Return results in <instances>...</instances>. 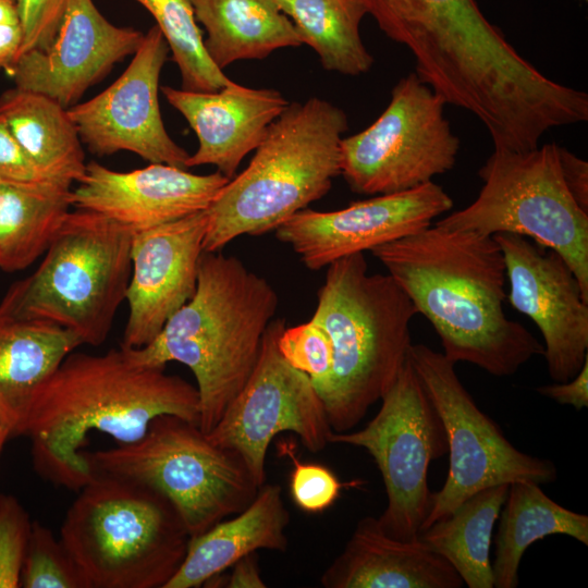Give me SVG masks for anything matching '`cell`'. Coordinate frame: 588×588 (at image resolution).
<instances>
[{
    "mask_svg": "<svg viewBox=\"0 0 588 588\" xmlns=\"http://www.w3.org/2000/svg\"><path fill=\"white\" fill-rule=\"evenodd\" d=\"M367 425L356 431L330 432L332 444L365 449L385 488L387 507L378 517L382 529L400 540H414L430 512V463L448 452L443 422L409 357L381 399Z\"/></svg>",
    "mask_w": 588,
    "mask_h": 588,
    "instance_id": "obj_10",
    "label": "cell"
},
{
    "mask_svg": "<svg viewBox=\"0 0 588 588\" xmlns=\"http://www.w3.org/2000/svg\"><path fill=\"white\" fill-rule=\"evenodd\" d=\"M206 29L205 49L223 71L240 60H259L303 45L292 21L275 0H189Z\"/></svg>",
    "mask_w": 588,
    "mask_h": 588,
    "instance_id": "obj_24",
    "label": "cell"
},
{
    "mask_svg": "<svg viewBox=\"0 0 588 588\" xmlns=\"http://www.w3.org/2000/svg\"><path fill=\"white\" fill-rule=\"evenodd\" d=\"M537 392L561 405H571L580 411L588 406V357L578 373L563 382L537 388Z\"/></svg>",
    "mask_w": 588,
    "mask_h": 588,
    "instance_id": "obj_38",
    "label": "cell"
},
{
    "mask_svg": "<svg viewBox=\"0 0 588 588\" xmlns=\"http://www.w3.org/2000/svg\"><path fill=\"white\" fill-rule=\"evenodd\" d=\"M509 485L476 492L418 535L429 549L453 566L468 588H493L490 547Z\"/></svg>",
    "mask_w": 588,
    "mask_h": 588,
    "instance_id": "obj_27",
    "label": "cell"
},
{
    "mask_svg": "<svg viewBox=\"0 0 588 588\" xmlns=\"http://www.w3.org/2000/svg\"><path fill=\"white\" fill-rule=\"evenodd\" d=\"M289 523L281 486L264 483L243 511L191 537L183 563L164 588L203 587L257 550L286 551Z\"/></svg>",
    "mask_w": 588,
    "mask_h": 588,
    "instance_id": "obj_22",
    "label": "cell"
},
{
    "mask_svg": "<svg viewBox=\"0 0 588 588\" xmlns=\"http://www.w3.org/2000/svg\"><path fill=\"white\" fill-rule=\"evenodd\" d=\"M283 453L289 456L293 465L290 475L291 498L305 513L317 514L326 511L339 499L341 490L347 486V483H342L328 467L301 462L292 445L284 443Z\"/></svg>",
    "mask_w": 588,
    "mask_h": 588,
    "instance_id": "obj_35",
    "label": "cell"
},
{
    "mask_svg": "<svg viewBox=\"0 0 588 588\" xmlns=\"http://www.w3.org/2000/svg\"><path fill=\"white\" fill-rule=\"evenodd\" d=\"M83 455L94 474L127 478L167 498L191 537L243 511L259 489L236 451L175 415L156 417L135 442Z\"/></svg>",
    "mask_w": 588,
    "mask_h": 588,
    "instance_id": "obj_8",
    "label": "cell"
},
{
    "mask_svg": "<svg viewBox=\"0 0 588 588\" xmlns=\"http://www.w3.org/2000/svg\"><path fill=\"white\" fill-rule=\"evenodd\" d=\"M69 2L70 0H16L23 36L17 59L33 49H44L52 42Z\"/></svg>",
    "mask_w": 588,
    "mask_h": 588,
    "instance_id": "obj_36",
    "label": "cell"
},
{
    "mask_svg": "<svg viewBox=\"0 0 588 588\" xmlns=\"http://www.w3.org/2000/svg\"><path fill=\"white\" fill-rule=\"evenodd\" d=\"M417 314L389 273L368 272L364 253L327 266L311 319L332 342V371L319 396L334 432L356 427L392 385L407 359Z\"/></svg>",
    "mask_w": 588,
    "mask_h": 588,
    "instance_id": "obj_5",
    "label": "cell"
},
{
    "mask_svg": "<svg viewBox=\"0 0 588 588\" xmlns=\"http://www.w3.org/2000/svg\"><path fill=\"white\" fill-rule=\"evenodd\" d=\"M23 588H86L62 541L39 522H33L20 577Z\"/></svg>",
    "mask_w": 588,
    "mask_h": 588,
    "instance_id": "obj_32",
    "label": "cell"
},
{
    "mask_svg": "<svg viewBox=\"0 0 588 588\" xmlns=\"http://www.w3.org/2000/svg\"><path fill=\"white\" fill-rule=\"evenodd\" d=\"M9 1H13V2H16V0H9Z\"/></svg>",
    "mask_w": 588,
    "mask_h": 588,
    "instance_id": "obj_43",
    "label": "cell"
},
{
    "mask_svg": "<svg viewBox=\"0 0 588 588\" xmlns=\"http://www.w3.org/2000/svg\"><path fill=\"white\" fill-rule=\"evenodd\" d=\"M452 207L451 196L431 181L405 192L354 201L339 210L306 208L284 221L274 233L307 269L316 271L340 258L371 250L427 228Z\"/></svg>",
    "mask_w": 588,
    "mask_h": 588,
    "instance_id": "obj_15",
    "label": "cell"
},
{
    "mask_svg": "<svg viewBox=\"0 0 588 588\" xmlns=\"http://www.w3.org/2000/svg\"><path fill=\"white\" fill-rule=\"evenodd\" d=\"M408 357L443 422L449 453L446 479L432 492L421 530L485 488L517 480L544 485L558 479L552 461L522 452L507 440L499 425L477 406L455 364L443 353L412 344Z\"/></svg>",
    "mask_w": 588,
    "mask_h": 588,
    "instance_id": "obj_12",
    "label": "cell"
},
{
    "mask_svg": "<svg viewBox=\"0 0 588 588\" xmlns=\"http://www.w3.org/2000/svg\"><path fill=\"white\" fill-rule=\"evenodd\" d=\"M502 250L510 291L506 299L538 327L554 382L575 377L588 357V298L567 262L523 235H493Z\"/></svg>",
    "mask_w": 588,
    "mask_h": 588,
    "instance_id": "obj_16",
    "label": "cell"
},
{
    "mask_svg": "<svg viewBox=\"0 0 588 588\" xmlns=\"http://www.w3.org/2000/svg\"><path fill=\"white\" fill-rule=\"evenodd\" d=\"M445 101L412 72L394 85L384 111L341 140V175L352 192H405L450 171L461 143L444 114Z\"/></svg>",
    "mask_w": 588,
    "mask_h": 588,
    "instance_id": "obj_11",
    "label": "cell"
},
{
    "mask_svg": "<svg viewBox=\"0 0 588 588\" xmlns=\"http://www.w3.org/2000/svg\"><path fill=\"white\" fill-rule=\"evenodd\" d=\"M32 525L20 501L12 494L0 493V588L20 587Z\"/></svg>",
    "mask_w": 588,
    "mask_h": 588,
    "instance_id": "obj_34",
    "label": "cell"
},
{
    "mask_svg": "<svg viewBox=\"0 0 588 588\" xmlns=\"http://www.w3.org/2000/svg\"><path fill=\"white\" fill-rule=\"evenodd\" d=\"M164 368L135 363L121 345L103 354L71 352L32 404L25 437L35 471L78 491L95 475L81 452L90 431L127 444L161 415L198 425L197 388Z\"/></svg>",
    "mask_w": 588,
    "mask_h": 588,
    "instance_id": "obj_2",
    "label": "cell"
},
{
    "mask_svg": "<svg viewBox=\"0 0 588 588\" xmlns=\"http://www.w3.org/2000/svg\"><path fill=\"white\" fill-rule=\"evenodd\" d=\"M82 341L57 324L0 311V419L25 437L39 388Z\"/></svg>",
    "mask_w": 588,
    "mask_h": 588,
    "instance_id": "obj_23",
    "label": "cell"
},
{
    "mask_svg": "<svg viewBox=\"0 0 588 588\" xmlns=\"http://www.w3.org/2000/svg\"><path fill=\"white\" fill-rule=\"evenodd\" d=\"M278 347L292 367L309 377L319 394L329 381L333 364L332 342L326 329L314 319L285 327Z\"/></svg>",
    "mask_w": 588,
    "mask_h": 588,
    "instance_id": "obj_33",
    "label": "cell"
},
{
    "mask_svg": "<svg viewBox=\"0 0 588 588\" xmlns=\"http://www.w3.org/2000/svg\"><path fill=\"white\" fill-rule=\"evenodd\" d=\"M68 509L60 540L86 588H164L191 535L172 503L127 478L95 473Z\"/></svg>",
    "mask_w": 588,
    "mask_h": 588,
    "instance_id": "obj_6",
    "label": "cell"
},
{
    "mask_svg": "<svg viewBox=\"0 0 588 588\" xmlns=\"http://www.w3.org/2000/svg\"><path fill=\"white\" fill-rule=\"evenodd\" d=\"M226 575V588H266L267 584L261 577L256 552L243 556L232 566Z\"/></svg>",
    "mask_w": 588,
    "mask_h": 588,
    "instance_id": "obj_40",
    "label": "cell"
},
{
    "mask_svg": "<svg viewBox=\"0 0 588 588\" xmlns=\"http://www.w3.org/2000/svg\"><path fill=\"white\" fill-rule=\"evenodd\" d=\"M0 115L47 176L70 185L83 176L85 152L69 109L45 95L14 86L0 95Z\"/></svg>",
    "mask_w": 588,
    "mask_h": 588,
    "instance_id": "obj_25",
    "label": "cell"
},
{
    "mask_svg": "<svg viewBox=\"0 0 588 588\" xmlns=\"http://www.w3.org/2000/svg\"><path fill=\"white\" fill-rule=\"evenodd\" d=\"M564 182L579 207L588 212V162L564 147H560Z\"/></svg>",
    "mask_w": 588,
    "mask_h": 588,
    "instance_id": "obj_39",
    "label": "cell"
},
{
    "mask_svg": "<svg viewBox=\"0 0 588 588\" xmlns=\"http://www.w3.org/2000/svg\"><path fill=\"white\" fill-rule=\"evenodd\" d=\"M560 147L550 143L520 152L494 149L478 171L483 185L477 198L436 224L490 236H526L556 252L588 298V212L564 182Z\"/></svg>",
    "mask_w": 588,
    "mask_h": 588,
    "instance_id": "obj_9",
    "label": "cell"
},
{
    "mask_svg": "<svg viewBox=\"0 0 588 588\" xmlns=\"http://www.w3.org/2000/svg\"><path fill=\"white\" fill-rule=\"evenodd\" d=\"M143 37L109 22L93 0H70L52 42L22 54L5 73L15 87L69 109L115 63L133 56Z\"/></svg>",
    "mask_w": 588,
    "mask_h": 588,
    "instance_id": "obj_17",
    "label": "cell"
},
{
    "mask_svg": "<svg viewBox=\"0 0 588 588\" xmlns=\"http://www.w3.org/2000/svg\"><path fill=\"white\" fill-rule=\"evenodd\" d=\"M498 519L492 563L494 588H516L525 551L547 536L564 535L588 544V516L556 503L535 481L509 485Z\"/></svg>",
    "mask_w": 588,
    "mask_h": 588,
    "instance_id": "obj_26",
    "label": "cell"
},
{
    "mask_svg": "<svg viewBox=\"0 0 588 588\" xmlns=\"http://www.w3.org/2000/svg\"><path fill=\"white\" fill-rule=\"evenodd\" d=\"M10 438H11V436H10V432H9L7 426L0 419V456H1V453H2V450L4 448V444H5L7 440L10 439Z\"/></svg>",
    "mask_w": 588,
    "mask_h": 588,
    "instance_id": "obj_42",
    "label": "cell"
},
{
    "mask_svg": "<svg viewBox=\"0 0 588 588\" xmlns=\"http://www.w3.org/2000/svg\"><path fill=\"white\" fill-rule=\"evenodd\" d=\"M278 306L271 283L241 259L203 252L192 298L148 345L124 348L139 365L177 362L191 369L199 396L198 427L207 434L250 376Z\"/></svg>",
    "mask_w": 588,
    "mask_h": 588,
    "instance_id": "obj_3",
    "label": "cell"
},
{
    "mask_svg": "<svg viewBox=\"0 0 588 588\" xmlns=\"http://www.w3.org/2000/svg\"><path fill=\"white\" fill-rule=\"evenodd\" d=\"M71 189L0 184V270H24L46 253L71 210Z\"/></svg>",
    "mask_w": 588,
    "mask_h": 588,
    "instance_id": "obj_29",
    "label": "cell"
},
{
    "mask_svg": "<svg viewBox=\"0 0 588 588\" xmlns=\"http://www.w3.org/2000/svg\"><path fill=\"white\" fill-rule=\"evenodd\" d=\"M368 14L393 41L431 40L451 34L474 13L476 0H365Z\"/></svg>",
    "mask_w": 588,
    "mask_h": 588,
    "instance_id": "obj_31",
    "label": "cell"
},
{
    "mask_svg": "<svg viewBox=\"0 0 588 588\" xmlns=\"http://www.w3.org/2000/svg\"><path fill=\"white\" fill-rule=\"evenodd\" d=\"M347 130L346 113L328 100L289 103L248 166L205 210L204 252H220L242 235L274 232L321 199L341 174V140Z\"/></svg>",
    "mask_w": 588,
    "mask_h": 588,
    "instance_id": "obj_4",
    "label": "cell"
},
{
    "mask_svg": "<svg viewBox=\"0 0 588 588\" xmlns=\"http://www.w3.org/2000/svg\"><path fill=\"white\" fill-rule=\"evenodd\" d=\"M155 19L181 74L182 89L217 91L232 81L209 58L189 0H134Z\"/></svg>",
    "mask_w": 588,
    "mask_h": 588,
    "instance_id": "obj_30",
    "label": "cell"
},
{
    "mask_svg": "<svg viewBox=\"0 0 588 588\" xmlns=\"http://www.w3.org/2000/svg\"><path fill=\"white\" fill-rule=\"evenodd\" d=\"M205 232L204 210L133 233L132 271L125 295L128 318L121 346L148 345L169 318L192 298Z\"/></svg>",
    "mask_w": 588,
    "mask_h": 588,
    "instance_id": "obj_18",
    "label": "cell"
},
{
    "mask_svg": "<svg viewBox=\"0 0 588 588\" xmlns=\"http://www.w3.org/2000/svg\"><path fill=\"white\" fill-rule=\"evenodd\" d=\"M133 233L93 211L70 210L39 267L14 282L0 311L57 324L102 344L125 301Z\"/></svg>",
    "mask_w": 588,
    "mask_h": 588,
    "instance_id": "obj_7",
    "label": "cell"
},
{
    "mask_svg": "<svg viewBox=\"0 0 588 588\" xmlns=\"http://www.w3.org/2000/svg\"><path fill=\"white\" fill-rule=\"evenodd\" d=\"M326 588H461L453 566L419 538L389 536L378 517L360 518L342 552L322 573Z\"/></svg>",
    "mask_w": 588,
    "mask_h": 588,
    "instance_id": "obj_21",
    "label": "cell"
},
{
    "mask_svg": "<svg viewBox=\"0 0 588 588\" xmlns=\"http://www.w3.org/2000/svg\"><path fill=\"white\" fill-rule=\"evenodd\" d=\"M285 327L282 319L270 322L250 376L207 433L212 443L243 457L259 487L266 480L269 445L278 433L291 431L308 451L317 453L329 444L332 431L309 377L292 367L279 351L278 339Z\"/></svg>",
    "mask_w": 588,
    "mask_h": 588,
    "instance_id": "obj_13",
    "label": "cell"
},
{
    "mask_svg": "<svg viewBox=\"0 0 588 588\" xmlns=\"http://www.w3.org/2000/svg\"><path fill=\"white\" fill-rule=\"evenodd\" d=\"M169 105L187 121L198 147L187 169L215 166L229 179L236 175L243 159L260 145L273 121L289 106L280 91L250 88L231 82L217 91H188L162 86Z\"/></svg>",
    "mask_w": 588,
    "mask_h": 588,
    "instance_id": "obj_20",
    "label": "cell"
},
{
    "mask_svg": "<svg viewBox=\"0 0 588 588\" xmlns=\"http://www.w3.org/2000/svg\"><path fill=\"white\" fill-rule=\"evenodd\" d=\"M19 19L0 16V70H9L17 59L22 45Z\"/></svg>",
    "mask_w": 588,
    "mask_h": 588,
    "instance_id": "obj_41",
    "label": "cell"
},
{
    "mask_svg": "<svg viewBox=\"0 0 588 588\" xmlns=\"http://www.w3.org/2000/svg\"><path fill=\"white\" fill-rule=\"evenodd\" d=\"M229 180L166 163L121 172L90 161L71 189V205L135 233L206 210Z\"/></svg>",
    "mask_w": 588,
    "mask_h": 588,
    "instance_id": "obj_19",
    "label": "cell"
},
{
    "mask_svg": "<svg viewBox=\"0 0 588 588\" xmlns=\"http://www.w3.org/2000/svg\"><path fill=\"white\" fill-rule=\"evenodd\" d=\"M0 184L23 188H72L42 173L22 149L0 115Z\"/></svg>",
    "mask_w": 588,
    "mask_h": 588,
    "instance_id": "obj_37",
    "label": "cell"
},
{
    "mask_svg": "<svg viewBox=\"0 0 588 588\" xmlns=\"http://www.w3.org/2000/svg\"><path fill=\"white\" fill-rule=\"evenodd\" d=\"M275 1L324 70L347 76L370 71L375 60L360 36V23L368 14L365 0Z\"/></svg>",
    "mask_w": 588,
    "mask_h": 588,
    "instance_id": "obj_28",
    "label": "cell"
},
{
    "mask_svg": "<svg viewBox=\"0 0 588 588\" xmlns=\"http://www.w3.org/2000/svg\"><path fill=\"white\" fill-rule=\"evenodd\" d=\"M370 252L432 324L452 363L509 377L543 355L504 311L506 268L493 236L434 224Z\"/></svg>",
    "mask_w": 588,
    "mask_h": 588,
    "instance_id": "obj_1",
    "label": "cell"
},
{
    "mask_svg": "<svg viewBox=\"0 0 588 588\" xmlns=\"http://www.w3.org/2000/svg\"><path fill=\"white\" fill-rule=\"evenodd\" d=\"M169 46L151 26L124 72L91 99L69 108L81 140L96 156L130 151L150 163L187 169L189 154L169 135L159 107V79Z\"/></svg>",
    "mask_w": 588,
    "mask_h": 588,
    "instance_id": "obj_14",
    "label": "cell"
}]
</instances>
